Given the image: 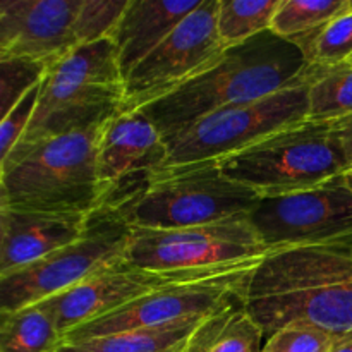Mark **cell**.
I'll use <instances>...</instances> for the list:
<instances>
[{
  "mask_svg": "<svg viewBox=\"0 0 352 352\" xmlns=\"http://www.w3.org/2000/svg\"><path fill=\"white\" fill-rule=\"evenodd\" d=\"M244 302L265 342L289 323L315 325L339 342L352 337L351 243L268 253L248 280Z\"/></svg>",
  "mask_w": 352,
  "mask_h": 352,
  "instance_id": "1",
  "label": "cell"
},
{
  "mask_svg": "<svg viewBox=\"0 0 352 352\" xmlns=\"http://www.w3.org/2000/svg\"><path fill=\"white\" fill-rule=\"evenodd\" d=\"M313 69L294 41L265 31L227 47L212 67L141 112L167 141L208 113L291 88L308 79Z\"/></svg>",
  "mask_w": 352,
  "mask_h": 352,
  "instance_id": "2",
  "label": "cell"
},
{
  "mask_svg": "<svg viewBox=\"0 0 352 352\" xmlns=\"http://www.w3.org/2000/svg\"><path fill=\"white\" fill-rule=\"evenodd\" d=\"M102 127L17 144L0 160V208L95 213L107 199L98 175Z\"/></svg>",
  "mask_w": 352,
  "mask_h": 352,
  "instance_id": "3",
  "label": "cell"
},
{
  "mask_svg": "<svg viewBox=\"0 0 352 352\" xmlns=\"http://www.w3.org/2000/svg\"><path fill=\"white\" fill-rule=\"evenodd\" d=\"M260 201L251 189L230 181L217 162L164 167L110 191L109 205L131 229L175 230L248 217Z\"/></svg>",
  "mask_w": 352,
  "mask_h": 352,
  "instance_id": "4",
  "label": "cell"
},
{
  "mask_svg": "<svg viewBox=\"0 0 352 352\" xmlns=\"http://www.w3.org/2000/svg\"><path fill=\"white\" fill-rule=\"evenodd\" d=\"M126 82L112 36L82 45L52 65L21 143L102 127L122 112Z\"/></svg>",
  "mask_w": 352,
  "mask_h": 352,
  "instance_id": "5",
  "label": "cell"
},
{
  "mask_svg": "<svg viewBox=\"0 0 352 352\" xmlns=\"http://www.w3.org/2000/svg\"><path fill=\"white\" fill-rule=\"evenodd\" d=\"M217 164L260 199L316 188L351 168L333 124L315 120L277 131Z\"/></svg>",
  "mask_w": 352,
  "mask_h": 352,
  "instance_id": "6",
  "label": "cell"
},
{
  "mask_svg": "<svg viewBox=\"0 0 352 352\" xmlns=\"http://www.w3.org/2000/svg\"><path fill=\"white\" fill-rule=\"evenodd\" d=\"M129 0H0V58L52 67L82 45L112 36Z\"/></svg>",
  "mask_w": 352,
  "mask_h": 352,
  "instance_id": "7",
  "label": "cell"
},
{
  "mask_svg": "<svg viewBox=\"0 0 352 352\" xmlns=\"http://www.w3.org/2000/svg\"><path fill=\"white\" fill-rule=\"evenodd\" d=\"M133 229L116 208L103 205L91 213L79 239L43 260L0 277V313L38 305L105 268L126 260Z\"/></svg>",
  "mask_w": 352,
  "mask_h": 352,
  "instance_id": "8",
  "label": "cell"
},
{
  "mask_svg": "<svg viewBox=\"0 0 352 352\" xmlns=\"http://www.w3.org/2000/svg\"><path fill=\"white\" fill-rule=\"evenodd\" d=\"M315 72V69H313ZM308 79L254 102L227 107L201 117L167 140L165 167L219 162L277 131L308 120Z\"/></svg>",
  "mask_w": 352,
  "mask_h": 352,
  "instance_id": "9",
  "label": "cell"
},
{
  "mask_svg": "<svg viewBox=\"0 0 352 352\" xmlns=\"http://www.w3.org/2000/svg\"><path fill=\"white\" fill-rule=\"evenodd\" d=\"M261 260L232 265L201 277L157 289L124 308L65 333L64 342H82L96 337L158 329L188 320H203L213 311L244 296L248 280Z\"/></svg>",
  "mask_w": 352,
  "mask_h": 352,
  "instance_id": "10",
  "label": "cell"
},
{
  "mask_svg": "<svg viewBox=\"0 0 352 352\" xmlns=\"http://www.w3.org/2000/svg\"><path fill=\"white\" fill-rule=\"evenodd\" d=\"M268 253L248 217H237L188 229H133L126 260L143 270L177 274L263 260Z\"/></svg>",
  "mask_w": 352,
  "mask_h": 352,
  "instance_id": "11",
  "label": "cell"
},
{
  "mask_svg": "<svg viewBox=\"0 0 352 352\" xmlns=\"http://www.w3.org/2000/svg\"><path fill=\"white\" fill-rule=\"evenodd\" d=\"M248 220L270 253L352 243V191L340 175L306 191L261 198Z\"/></svg>",
  "mask_w": 352,
  "mask_h": 352,
  "instance_id": "12",
  "label": "cell"
},
{
  "mask_svg": "<svg viewBox=\"0 0 352 352\" xmlns=\"http://www.w3.org/2000/svg\"><path fill=\"white\" fill-rule=\"evenodd\" d=\"M219 0H201L126 78L122 112L141 110L212 67L226 52L217 28Z\"/></svg>",
  "mask_w": 352,
  "mask_h": 352,
  "instance_id": "13",
  "label": "cell"
},
{
  "mask_svg": "<svg viewBox=\"0 0 352 352\" xmlns=\"http://www.w3.org/2000/svg\"><path fill=\"white\" fill-rule=\"evenodd\" d=\"M222 268H217V270H222ZM217 270L158 274V272L138 268L127 260H122L100 274L93 275L88 280L38 305L47 309L48 315L54 318L58 332L64 337L65 333L88 325L102 316L110 315L157 289L167 287V285L188 280V278L201 277Z\"/></svg>",
  "mask_w": 352,
  "mask_h": 352,
  "instance_id": "14",
  "label": "cell"
},
{
  "mask_svg": "<svg viewBox=\"0 0 352 352\" xmlns=\"http://www.w3.org/2000/svg\"><path fill=\"white\" fill-rule=\"evenodd\" d=\"M167 141L141 110L120 112L100 131L98 175L107 196L117 186L167 165Z\"/></svg>",
  "mask_w": 352,
  "mask_h": 352,
  "instance_id": "15",
  "label": "cell"
},
{
  "mask_svg": "<svg viewBox=\"0 0 352 352\" xmlns=\"http://www.w3.org/2000/svg\"><path fill=\"white\" fill-rule=\"evenodd\" d=\"M89 217L0 208V277L43 260L74 243Z\"/></svg>",
  "mask_w": 352,
  "mask_h": 352,
  "instance_id": "16",
  "label": "cell"
},
{
  "mask_svg": "<svg viewBox=\"0 0 352 352\" xmlns=\"http://www.w3.org/2000/svg\"><path fill=\"white\" fill-rule=\"evenodd\" d=\"M201 0H129L112 33L124 81Z\"/></svg>",
  "mask_w": 352,
  "mask_h": 352,
  "instance_id": "17",
  "label": "cell"
},
{
  "mask_svg": "<svg viewBox=\"0 0 352 352\" xmlns=\"http://www.w3.org/2000/svg\"><path fill=\"white\" fill-rule=\"evenodd\" d=\"M263 347V330L239 296L196 327L184 352H261Z\"/></svg>",
  "mask_w": 352,
  "mask_h": 352,
  "instance_id": "18",
  "label": "cell"
},
{
  "mask_svg": "<svg viewBox=\"0 0 352 352\" xmlns=\"http://www.w3.org/2000/svg\"><path fill=\"white\" fill-rule=\"evenodd\" d=\"M62 342L64 337L41 305L0 313V352H55Z\"/></svg>",
  "mask_w": 352,
  "mask_h": 352,
  "instance_id": "19",
  "label": "cell"
},
{
  "mask_svg": "<svg viewBox=\"0 0 352 352\" xmlns=\"http://www.w3.org/2000/svg\"><path fill=\"white\" fill-rule=\"evenodd\" d=\"M203 320H188L158 329H140L96 337L74 342V346L95 352H184L192 332Z\"/></svg>",
  "mask_w": 352,
  "mask_h": 352,
  "instance_id": "20",
  "label": "cell"
},
{
  "mask_svg": "<svg viewBox=\"0 0 352 352\" xmlns=\"http://www.w3.org/2000/svg\"><path fill=\"white\" fill-rule=\"evenodd\" d=\"M308 120L336 122L352 116V64L316 67L309 81Z\"/></svg>",
  "mask_w": 352,
  "mask_h": 352,
  "instance_id": "21",
  "label": "cell"
},
{
  "mask_svg": "<svg viewBox=\"0 0 352 352\" xmlns=\"http://www.w3.org/2000/svg\"><path fill=\"white\" fill-rule=\"evenodd\" d=\"M280 0H219L217 28L226 47H234L272 30Z\"/></svg>",
  "mask_w": 352,
  "mask_h": 352,
  "instance_id": "22",
  "label": "cell"
},
{
  "mask_svg": "<svg viewBox=\"0 0 352 352\" xmlns=\"http://www.w3.org/2000/svg\"><path fill=\"white\" fill-rule=\"evenodd\" d=\"M346 12H351V0H280L272 31L296 41Z\"/></svg>",
  "mask_w": 352,
  "mask_h": 352,
  "instance_id": "23",
  "label": "cell"
},
{
  "mask_svg": "<svg viewBox=\"0 0 352 352\" xmlns=\"http://www.w3.org/2000/svg\"><path fill=\"white\" fill-rule=\"evenodd\" d=\"M316 67L346 64L352 58V10L294 41Z\"/></svg>",
  "mask_w": 352,
  "mask_h": 352,
  "instance_id": "24",
  "label": "cell"
},
{
  "mask_svg": "<svg viewBox=\"0 0 352 352\" xmlns=\"http://www.w3.org/2000/svg\"><path fill=\"white\" fill-rule=\"evenodd\" d=\"M48 65L23 57L0 58V113L7 116L28 93L41 85Z\"/></svg>",
  "mask_w": 352,
  "mask_h": 352,
  "instance_id": "25",
  "label": "cell"
},
{
  "mask_svg": "<svg viewBox=\"0 0 352 352\" xmlns=\"http://www.w3.org/2000/svg\"><path fill=\"white\" fill-rule=\"evenodd\" d=\"M339 340L309 323H289L265 342L261 352H332Z\"/></svg>",
  "mask_w": 352,
  "mask_h": 352,
  "instance_id": "26",
  "label": "cell"
},
{
  "mask_svg": "<svg viewBox=\"0 0 352 352\" xmlns=\"http://www.w3.org/2000/svg\"><path fill=\"white\" fill-rule=\"evenodd\" d=\"M38 95H40V85L31 89L0 120V160H3L21 143V140L26 134L28 127H30L31 120H33L34 110H36Z\"/></svg>",
  "mask_w": 352,
  "mask_h": 352,
  "instance_id": "27",
  "label": "cell"
},
{
  "mask_svg": "<svg viewBox=\"0 0 352 352\" xmlns=\"http://www.w3.org/2000/svg\"><path fill=\"white\" fill-rule=\"evenodd\" d=\"M333 127L337 131V136H339L340 143H342L344 151H346L347 162H349V170H352V116L344 117V119L336 120L332 122Z\"/></svg>",
  "mask_w": 352,
  "mask_h": 352,
  "instance_id": "28",
  "label": "cell"
},
{
  "mask_svg": "<svg viewBox=\"0 0 352 352\" xmlns=\"http://www.w3.org/2000/svg\"><path fill=\"white\" fill-rule=\"evenodd\" d=\"M55 352H95V351L85 349V347H81V346H74V344L62 342L60 346H58V349L55 351Z\"/></svg>",
  "mask_w": 352,
  "mask_h": 352,
  "instance_id": "29",
  "label": "cell"
},
{
  "mask_svg": "<svg viewBox=\"0 0 352 352\" xmlns=\"http://www.w3.org/2000/svg\"><path fill=\"white\" fill-rule=\"evenodd\" d=\"M332 352H352V337L337 344V346L332 349Z\"/></svg>",
  "mask_w": 352,
  "mask_h": 352,
  "instance_id": "30",
  "label": "cell"
},
{
  "mask_svg": "<svg viewBox=\"0 0 352 352\" xmlns=\"http://www.w3.org/2000/svg\"><path fill=\"white\" fill-rule=\"evenodd\" d=\"M344 179H346V184L349 186V189L352 191V170H347L346 174H344Z\"/></svg>",
  "mask_w": 352,
  "mask_h": 352,
  "instance_id": "31",
  "label": "cell"
},
{
  "mask_svg": "<svg viewBox=\"0 0 352 352\" xmlns=\"http://www.w3.org/2000/svg\"><path fill=\"white\" fill-rule=\"evenodd\" d=\"M349 62H351V64H352V58H351V60H349Z\"/></svg>",
  "mask_w": 352,
  "mask_h": 352,
  "instance_id": "32",
  "label": "cell"
},
{
  "mask_svg": "<svg viewBox=\"0 0 352 352\" xmlns=\"http://www.w3.org/2000/svg\"><path fill=\"white\" fill-rule=\"evenodd\" d=\"M351 248H352V243H351Z\"/></svg>",
  "mask_w": 352,
  "mask_h": 352,
  "instance_id": "33",
  "label": "cell"
}]
</instances>
